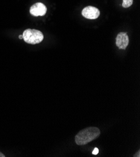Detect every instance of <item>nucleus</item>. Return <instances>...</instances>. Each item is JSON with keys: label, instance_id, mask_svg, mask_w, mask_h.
I'll list each match as a JSON object with an SVG mask.
<instances>
[{"label": "nucleus", "instance_id": "2", "mask_svg": "<svg viewBox=\"0 0 140 157\" xmlns=\"http://www.w3.org/2000/svg\"><path fill=\"white\" fill-rule=\"evenodd\" d=\"M23 39L31 44H36L41 43L43 40V35L40 31L34 29H26L23 31Z\"/></svg>", "mask_w": 140, "mask_h": 157}, {"label": "nucleus", "instance_id": "10", "mask_svg": "<svg viewBox=\"0 0 140 157\" xmlns=\"http://www.w3.org/2000/svg\"><path fill=\"white\" fill-rule=\"evenodd\" d=\"M19 38H20V39H23V35H20V36H19Z\"/></svg>", "mask_w": 140, "mask_h": 157}, {"label": "nucleus", "instance_id": "4", "mask_svg": "<svg viewBox=\"0 0 140 157\" xmlns=\"http://www.w3.org/2000/svg\"><path fill=\"white\" fill-rule=\"evenodd\" d=\"M129 44V37L127 33L121 32L118 34L116 38V44L120 50H125Z\"/></svg>", "mask_w": 140, "mask_h": 157}, {"label": "nucleus", "instance_id": "6", "mask_svg": "<svg viewBox=\"0 0 140 157\" xmlns=\"http://www.w3.org/2000/svg\"><path fill=\"white\" fill-rule=\"evenodd\" d=\"M133 3V0H123L122 6L124 8H127L130 7Z\"/></svg>", "mask_w": 140, "mask_h": 157}, {"label": "nucleus", "instance_id": "3", "mask_svg": "<svg viewBox=\"0 0 140 157\" xmlns=\"http://www.w3.org/2000/svg\"><path fill=\"white\" fill-rule=\"evenodd\" d=\"M82 15L87 19L95 20L97 19L100 15V11L94 6H89L83 9Z\"/></svg>", "mask_w": 140, "mask_h": 157}, {"label": "nucleus", "instance_id": "9", "mask_svg": "<svg viewBox=\"0 0 140 157\" xmlns=\"http://www.w3.org/2000/svg\"><path fill=\"white\" fill-rule=\"evenodd\" d=\"M6 156L3 154V153H2V152H0V157H5Z\"/></svg>", "mask_w": 140, "mask_h": 157}, {"label": "nucleus", "instance_id": "7", "mask_svg": "<svg viewBox=\"0 0 140 157\" xmlns=\"http://www.w3.org/2000/svg\"><path fill=\"white\" fill-rule=\"evenodd\" d=\"M99 153V149L98 148H95L94 151H92V154L93 155H97Z\"/></svg>", "mask_w": 140, "mask_h": 157}, {"label": "nucleus", "instance_id": "1", "mask_svg": "<svg viewBox=\"0 0 140 157\" xmlns=\"http://www.w3.org/2000/svg\"><path fill=\"white\" fill-rule=\"evenodd\" d=\"M101 135L100 130L95 127H90L81 130L75 137L77 145L82 146L98 138Z\"/></svg>", "mask_w": 140, "mask_h": 157}, {"label": "nucleus", "instance_id": "5", "mask_svg": "<svg viewBox=\"0 0 140 157\" xmlns=\"http://www.w3.org/2000/svg\"><path fill=\"white\" fill-rule=\"evenodd\" d=\"M30 14L34 17H43L46 13V7L42 3H37L30 7Z\"/></svg>", "mask_w": 140, "mask_h": 157}, {"label": "nucleus", "instance_id": "8", "mask_svg": "<svg viewBox=\"0 0 140 157\" xmlns=\"http://www.w3.org/2000/svg\"><path fill=\"white\" fill-rule=\"evenodd\" d=\"M134 157H136V156H138V157H139L140 156V151H139V150L138 151V153L136 154H135L134 156H133Z\"/></svg>", "mask_w": 140, "mask_h": 157}]
</instances>
